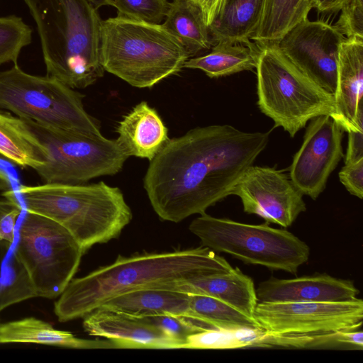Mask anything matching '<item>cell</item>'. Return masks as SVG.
<instances>
[{
	"label": "cell",
	"instance_id": "6da1fadb",
	"mask_svg": "<svg viewBox=\"0 0 363 363\" xmlns=\"http://www.w3.org/2000/svg\"><path fill=\"white\" fill-rule=\"evenodd\" d=\"M269 135L212 125L169 139L150 161L144 177L155 212L174 223L206 213L231 195L236 182L267 147Z\"/></svg>",
	"mask_w": 363,
	"mask_h": 363
},
{
	"label": "cell",
	"instance_id": "7a4b0ae2",
	"mask_svg": "<svg viewBox=\"0 0 363 363\" xmlns=\"http://www.w3.org/2000/svg\"><path fill=\"white\" fill-rule=\"evenodd\" d=\"M233 267L206 247L118 256L111 264L72 279L54 304L60 322L84 318L111 298L144 288L228 272Z\"/></svg>",
	"mask_w": 363,
	"mask_h": 363
},
{
	"label": "cell",
	"instance_id": "3957f363",
	"mask_svg": "<svg viewBox=\"0 0 363 363\" xmlns=\"http://www.w3.org/2000/svg\"><path fill=\"white\" fill-rule=\"evenodd\" d=\"M40 37L47 76L84 89L104 76L102 20L89 0H23Z\"/></svg>",
	"mask_w": 363,
	"mask_h": 363
},
{
	"label": "cell",
	"instance_id": "277c9868",
	"mask_svg": "<svg viewBox=\"0 0 363 363\" xmlns=\"http://www.w3.org/2000/svg\"><path fill=\"white\" fill-rule=\"evenodd\" d=\"M18 193L27 212L61 225L84 252L117 238L133 217L121 189L104 182L21 185Z\"/></svg>",
	"mask_w": 363,
	"mask_h": 363
},
{
	"label": "cell",
	"instance_id": "5b68a950",
	"mask_svg": "<svg viewBox=\"0 0 363 363\" xmlns=\"http://www.w3.org/2000/svg\"><path fill=\"white\" fill-rule=\"evenodd\" d=\"M190 57L161 24L118 16L102 21L101 64L105 71L133 86H153L179 73Z\"/></svg>",
	"mask_w": 363,
	"mask_h": 363
},
{
	"label": "cell",
	"instance_id": "8992f818",
	"mask_svg": "<svg viewBox=\"0 0 363 363\" xmlns=\"http://www.w3.org/2000/svg\"><path fill=\"white\" fill-rule=\"evenodd\" d=\"M255 69L257 104L274 127L294 138L317 116L335 118L334 96L298 69L276 43L260 45Z\"/></svg>",
	"mask_w": 363,
	"mask_h": 363
},
{
	"label": "cell",
	"instance_id": "52a82bcc",
	"mask_svg": "<svg viewBox=\"0 0 363 363\" xmlns=\"http://www.w3.org/2000/svg\"><path fill=\"white\" fill-rule=\"evenodd\" d=\"M189 230L203 246L229 254L245 263L296 274L310 255L308 245L291 232L268 223L251 225L206 213L196 218Z\"/></svg>",
	"mask_w": 363,
	"mask_h": 363
},
{
	"label": "cell",
	"instance_id": "ba28073f",
	"mask_svg": "<svg viewBox=\"0 0 363 363\" xmlns=\"http://www.w3.org/2000/svg\"><path fill=\"white\" fill-rule=\"evenodd\" d=\"M0 109L40 124L87 135H101L83 95L49 76L26 73L16 65L0 71Z\"/></svg>",
	"mask_w": 363,
	"mask_h": 363
},
{
	"label": "cell",
	"instance_id": "9c48e42d",
	"mask_svg": "<svg viewBox=\"0 0 363 363\" xmlns=\"http://www.w3.org/2000/svg\"><path fill=\"white\" fill-rule=\"evenodd\" d=\"M23 120L45 149L44 164L35 169L45 183L78 184L114 175L128 158L116 140L102 134H83Z\"/></svg>",
	"mask_w": 363,
	"mask_h": 363
},
{
	"label": "cell",
	"instance_id": "30bf717a",
	"mask_svg": "<svg viewBox=\"0 0 363 363\" xmlns=\"http://www.w3.org/2000/svg\"><path fill=\"white\" fill-rule=\"evenodd\" d=\"M18 255L35 296L59 297L76 274L84 252L59 223L27 212L18 229Z\"/></svg>",
	"mask_w": 363,
	"mask_h": 363
},
{
	"label": "cell",
	"instance_id": "8fae6325",
	"mask_svg": "<svg viewBox=\"0 0 363 363\" xmlns=\"http://www.w3.org/2000/svg\"><path fill=\"white\" fill-rule=\"evenodd\" d=\"M254 318L274 334H310L361 329L363 301L258 302Z\"/></svg>",
	"mask_w": 363,
	"mask_h": 363
},
{
	"label": "cell",
	"instance_id": "7c38bea8",
	"mask_svg": "<svg viewBox=\"0 0 363 363\" xmlns=\"http://www.w3.org/2000/svg\"><path fill=\"white\" fill-rule=\"evenodd\" d=\"M345 39L335 26L306 18L276 44L298 69L334 96L338 55Z\"/></svg>",
	"mask_w": 363,
	"mask_h": 363
},
{
	"label": "cell",
	"instance_id": "4fadbf2b",
	"mask_svg": "<svg viewBox=\"0 0 363 363\" xmlns=\"http://www.w3.org/2000/svg\"><path fill=\"white\" fill-rule=\"evenodd\" d=\"M231 195L240 197L245 213L284 228L291 226L306 211L303 194L282 171L273 167L250 166Z\"/></svg>",
	"mask_w": 363,
	"mask_h": 363
},
{
	"label": "cell",
	"instance_id": "5bb4252c",
	"mask_svg": "<svg viewBox=\"0 0 363 363\" xmlns=\"http://www.w3.org/2000/svg\"><path fill=\"white\" fill-rule=\"evenodd\" d=\"M342 133L330 116L311 120L289 167V178L303 195L315 200L325 190L328 179L343 157Z\"/></svg>",
	"mask_w": 363,
	"mask_h": 363
},
{
	"label": "cell",
	"instance_id": "9a60e30c",
	"mask_svg": "<svg viewBox=\"0 0 363 363\" xmlns=\"http://www.w3.org/2000/svg\"><path fill=\"white\" fill-rule=\"evenodd\" d=\"M89 335L112 341L116 348L182 349V345L145 317L99 308L84 317Z\"/></svg>",
	"mask_w": 363,
	"mask_h": 363
},
{
	"label": "cell",
	"instance_id": "2e32d148",
	"mask_svg": "<svg viewBox=\"0 0 363 363\" xmlns=\"http://www.w3.org/2000/svg\"><path fill=\"white\" fill-rule=\"evenodd\" d=\"M363 38L341 44L334 94L336 121L347 133L363 132Z\"/></svg>",
	"mask_w": 363,
	"mask_h": 363
},
{
	"label": "cell",
	"instance_id": "e0dca14e",
	"mask_svg": "<svg viewBox=\"0 0 363 363\" xmlns=\"http://www.w3.org/2000/svg\"><path fill=\"white\" fill-rule=\"evenodd\" d=\"M351 280L316 274L294 279L271 277L256 289L258 302H340L357 298Z\"/></svg>",
	"mask_w": 363,
	"mask_h": 363
},
{
	"label": "cell",
	"instance_id": "ac0fdd59",
	"mask_svg": "<svg viewBox=\"0 0 363 363\" xmlns=\"http://www.w3.org/2000/svg\"><path fill=\"white\" fill-rule=\"evenodd\" d=\"M116 140L123 152L151 161L169 140L168 129L157 111L143 101L118 123Z\"/></svg>",
	"mask_w": 363,
	"mask_h": 363
},
{
	"label": "cell",
	"instance_id": "d6986e66",
	"mask_svg": "<svg viewBox=\"0 0 363 363\" xmlns=\"http://www.w3.org/2000/svg\"><path fill=\"white\" fill-rule=\"evenodd\" d=\"M167 289L218 298L251 318L258 303L253 280L238 267L223 274L177 282Z\"/></svg>",
	"mask_w": 363,
	"mask_h": 363
},
{
	"label": "cell",
	"instance_id": "ffe728a7",
	"mask_svg": "<svg viewBox=\"0 0 363 363\" xmlns=\"http://www.w3.org/2000/svg\"><path fill=\"white\" fill-rule=\"evenodd\" d=\"M100 308L138 318L172 315L199 323L190 308V294L162 287L127 292L111 298Z\"/></svg>",
	"mask_w": 363,
	"mask_h": 363
},
{
	"label": "cell",
	"instance_id": "44dd1931",
	"mask_svg": "<svg viewBox=\"0 0 363 363\" xmlns=\"http://www.w3.org/2000/svg\"><path fill=\"white\" fill-rule=\"evenodd\" d=\"M0 343H34L74 349L116 348L110 340L78 338L33 317L0 323Z\"/></svg>",
	"mask_w": 363,
	"mask_h": 363
},
{
	"label": "cell",
	"instance_id": "7402d4cb",
	"mask_svg": "<svg viewBox=\"0 0 363 363\" xmlns=\"http://www.w3.org/2000/svg\"><path fill=\"white\" fill-rule=\"evenodd\" d=\"M264 0H225L208 26L213 45L249 44L259 25Z\"/></svg>",
	"mask_w": 363,
	"mask_h": 363
},
{
	"label": "cell",
	"instance_id": "603a6c76",
	"mask_svg": "<svg viewBox=\"0 0 363 363\" xmlns=\"http://www.w3.org/2000/svg\"><path fill=\"white\" fill-rule=\"evenodd\" d=\"M45 153L44 146L23 119L0 111L1 159L35 169L44 164Z\"/></svg>",
	"mask_w": 363,
	"mask_h": 363
},
{
	"label": "cell",
	"instance_id": "cb8c5ba5",
	"mask_svg": "<svg viewBox=\"0 0 363 363\" xmlns=\"http://www.w3.org/2000/svg\"><path fill=\"white\" fill-rule=\"evenodd\" d=\"M162 26L194 57L212 44L209 28L200 7L191 0H173Z\"/></svg>",
	"mask_w": 363,
	"mask_h": 363
},
{
	"label": "cell",
	"instance_id": "d4e9b609",
	"mask_svg": "<svg viewBox=\"0 0 363 363\" xmlns=\"http://www.w3.org/2000/svg\"><path fill=\"white\" fill-rule=\"evenodd\" d=\"M260 45L216 44L207 55L191 57L184 67L201 69L211 78L228 76L256 68Z\"/></svg>",
	"mask_w": 363,
	"mask_h": 363
},
{
	"label": "cell",
	"instance_id": "484cf974",
	"mask_svg": "<svg viewBox=\"0 0 363 363\" xmlns=\"http://www.w3.org/2000/svg\"><path fill=\"white\" fill-rule=\"evenodd\" d=\"M313 7V0H264L259 25L250 40L259 45L277 43L307 18Z\"/></svg>",
	"mask_w": 363,
	"mask_h": 363
},
{
	"label": "cell",
	"instance_id": "4316f807",
	"mask_svg": "<svg viewBox=\"0 0 363 363\" xmlns=\"http://www.w3.org/2000/svg\"><path fill=\"white\" fill-rule=\"evenodd\" d=\"M259 347L363 350L361 329L310 334H274L265 331Z\"/></svg>",
	"mask_w": 363,
	"mask_h": 363
},
{
	"label": "cell",
	"instance_id": "83f0119b",
	"mask_svg": "<svg viewBox=\"0 0 363 363\" xmlns=\"http://www.w3.org/2000/svg\"><path fill=\"white\" fill-rule=\"evenodd\" d=\"M35 296L16 245L0 239V312L11 305Z\"/></svg>",
	"mask_w": 363,
	"mask_h": 363
},
{
	"label": "cell",
	"instance_id": "f1b7e54d",
	"mask_svg": "<svg viewBox=\"0 0 363 363\" xmlns=\"http://www.w3.org/2000/svg\"><path fill=\"white\" fill-rule=\"evenodd\" d=\"M190 308L196 319L211 329H262L254 318L218 298L190 294Z\"/></svg>",
	"mask_w": 363,
	"mask_h": 363
},
{
	"label": "cell",
	"instance_id": "f546056e",
	"mask_svg": "<svg viewBox=\"0 0 363 363\" xmlns=\"http://www.w3.org/2000/svg\"><path fill=\"white\" fill-rule=\"evenodd\" d=\"M262 329H211L187 337L186 349H237L259 347L264 335Z\"/></svg>",
	"mask_w": 363,
	"mask_h": 363
},
{
	"label": "cell",
	"instance_id": "4dcf8cb0",
	"mask_svg": "<svg viewBox=\"0 0 363 363\" xmlns=\"http://www.w3.org/2000/svg\"><path fill=\"white\" fill-rule=\"evenodd\" d=\"M32 30L15 15L0 17V65L12 62L17 64L23 48L31 43Z\"/></svg>",
	"mask_w": 363,
	"mask_h": 363
},
{
	"label": "cell",
	"instance_id": "1f68e13d",
	"mask_svg": "<svg viewBox=\"0 0 363 363\" xmlns=\"http://www.w3.org/2000/svg\"><path fill=\"white\" fill-rule=\"evenodd\" d=\"M167 0H115L118 16L161 24L168 11Z\"/></svg>",
	"mask_w": 363,
	"mask_h": 363
},
{
	"label": "cell",
	"instance_id": "d6a6232c",
	"mask_svg": "<svg viewBox=\"0 0 363 363\" xmlns=\"http://www.w3.org/2000/svg\"><path fill=\"white\" fill-rule=\"evenodd\" d=\"M186 349L187 337L204 330L195 321L180 316L161 315L145 317Z\"/></svg>",
	"mask_w": 363,
	"mask_h": 363
},
{
	"label": "cell",
	"instance_id": "836d02e7",
	"mask_svg": "<svg viewBox=\"0 0 363 363\" xmlns=\"http://www.w3.org/2000/svg\"><path fill=\"white\" fill-rule=\"evenodd\" d=\"M0 199V239L10 242L15 240V227L23 207L13 191H6Z\"/></svg>",
	"mask_w": 363,
	"mask_h": 363
},
{
	"label": "cell",
	"instance_id": "e575fe53",
	"mask_svg": "<svg viewBox=\"0 0 363 363\" xmlns=\"http://www.w3.org/2000/svg\"><path fill=\"white\" fill-rule=\"evenodd\" d=\"M340 10L336 28L347 38H363V0H348Z\"/></svg>",
	"mask_w": 363,
	"mask_h": 363
},
{
	"label": "cell",
	"instance_id": "d590c367",
	"mask_svg": "<svg viewBox=\"0 0 363 363\" xmlns=\"http://www.w3.org/2000/svg\"><path fill=\"white\" fill-rule=\"evenodd\" d=\"M339 179L349 193L363 198V159L356 162L345 164L339 172Z\"/></svg>",
	"mask_w": 363,
	"mask_h": 363
},
{
	"label": "cell",
	"instance_id": "8d00e7d4",
	"mask_svg": "<svg viewBox=\"0 0 363 363\" xmlns=\"http://www.w3.org/2000/svg\"><path fill=\"white\" fill-rule=\"evenodd\" d=\"M345 164L363 159V132H350Z\"/></svg>",
	"mask_w": 363,
	"mask_h": 363
},
{
	"label": "cell",
	"instance_id": "74e56055",
	"mask_svg": "<svg viewBox=\"0 0 363 363\" xmlns=\"http://www.w3.org/2000/svg\"><path fill=\"white\" fill-rule=\"evenodd\" d=\"M196 4L202 11L208 26L211 25L219 13L225 0H191Z\"/></svg>",
	"mask_w": 363,
	"mask_h": 363
},
{
	"label": "cell",
	"instance_id": "f35d334b",
	"mask_svg": "<svg viewBox=\"0 0 363 363\" xmlns=\"http://www.w3.org/2000/svg\"><path fill=\"white\" fill-rule=\"evenodd\" d=\"M348 0H313V7L320 12H333L340 10Z\"/></svg>",
	"mask_w": 363,
	"mask_h": 363
},
{
	"label": "cell",
	"instance_id": "ab89813d",
	"mask_svg": "<svg viewBox=\"0 0 363 363\" xmlns=\"http://www.w3.org/2000/svg\"><path fill=\"white\" fill-rule=\"evenodd\" d=\"M92 5L96 9H99L104 6H114L115 0H89Z\"/></svg>",
	"mask_w": 363,
	"mask_h": 363
},
{
	"label": "cell",
	"instance_id": "60d3db41",
	"mask_svg": "<svg viewBox=\"0 0 363 363\" xmlns=\"http://www.w3.org/2000/svg\"><path fill=\"white\" fill-rule=\"evenodd\" d=\"M0 158H1V157H0Z\"/></svg>",
	"mask_w": 363,
	"mask_h": 363
}]
</instances>
